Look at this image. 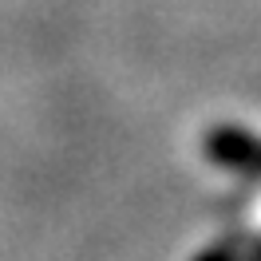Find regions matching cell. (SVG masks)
I'll return each instance as SVG.
<instances>
[{
	"mask_svg": "<svg viewBox=\"0 0 261 261\" xmlns=\"http://www.w3.org/2000/svg\"><path fill=\"white\" fill-rule=\"evenodd\" d=\"M206 154L214 163L229 166V170H245V174H261V139L245 135L238 127H218L206 139Z\"/></svg>",
	"mask_w": 261,
	"mask_h": 261,
	"instance_id": "6da1fadb",
	"label": "cell"
},
{
	"mask_svg": "<svg viewBox=\"0 0 261 261\" xmlns=\"http://www.w3.org/2000/svg\"><path fill=\"white\" fill-rule=\"evenodd\" d=\"M198 261H233L229 253H206V257H198Z\"/></svg>",
	"mask_w": 261,
	"mask_h": 261,
	"instance_id": "7a4b0ae2",
	"label": "cell"
}]
</instances>
